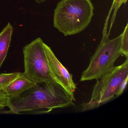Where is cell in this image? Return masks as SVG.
Listing matches in <instances>:
<instances>
[{"mask_svg":"<svg viewBox=\"0 0 128 128\" xmlns=\"http://www.w3.org/2000/svg\"><path fill=\"white\" fill-rule=\"evenodd\" d=\"M20 72L0 74V87L7 85L14 80L20 74Z\"/></svg>","mask_w":128,"mask_h":128,"instance_id":"cell-11","label":"cell"},{"mask_svg":"<svg viewBox=\"0 0 128 128\" xmlns=\"http://www.w3.org/2000/svg\"><path fill=\"white\" fill-rule=\"evenodd\" d=\"M46 0H36V2L37 3H38L42 2H44V1H46Z\"/></svg>","mask_w":128,"mask_h":128,"instance_id":"cell-12","label":"cell"},{"mask_svg":"<svg viewBox=\"0 0 128 128\" xmlns=\"http://www.w3.org/2000/svg\"><path fill=\"white\" fill-rule=\"evenodd\" d=\"M44 46L48 64L54 78L75 101L74 93L77 88V84L72 79V75L58 59L50 48L45 43Z\"/></svg>","mask_w":128,"mask_h":128,"instance_id":"cell-6","label":"cell"},{"mask_svg":"<svg viewBox=\"0 0 128 128\" xmlns=\"http://www.w3.org/2000/svg\"><path fill=\"white\" fill-rule=\"evenodd\" d=\"M127 0H114L113 1V4L110 10V12H109V14H108V16L106 19V20L108 21L109 20V17H110V15L112 11V10L114 9V13H113V16L112 17L111 20L110 22V30H109V32H108V35L109 36V33H110V31L112 27V25L114 24V20H115V18L117 12L118 11L120 8L121 5L123 4H126V3Z\"/></svg>","mask_w":128,"mask_h":128,"instance_id":"cell-9","label":"cell"},{"mask_svg":"<svg viewBox=\"0 0 128 128\" xmlns=\"http://www.w3.org/2000/svg\"><path fill=\"white\" fill-rule=\"evenodd\" d=\"M12 33L13 27L9 22L0 33V68L7 56Z\"/></svg>","mask_w":128,"mask_h":128,"instance_id":"cell-8","label":"cell"},{"mask_svg":"<svg viewBox=\"0 0 128 128\" xmlns=\"http://www.w3.org/2000/svg\"><path fill=\"white\" fill-rule=\"evenodd\" d=\"M44 44L42 40L38 38L24 48V73L36 84L46 82L58 84L48 66Z\"/></svg>","mask_w":128,"mask_h":128,"instance_id":"cell-5","label":"cell"},{"mask_svg":"<svg viewBox=\"0 0 128 128\" xmlns=\"http://www.w3.org/2000/svg\"><path fill=\"white\" fill-rule=\"evenodd\" d=\"M74 101L60 84L46 82L36 83L18 96L10 98L8 107L14 114H48L54 108L74 106Z\"/></svg>","mask_w":128,"mask_h":128,"instance_id":"cell-1","label":"cell"},{"mask_svg":"<svg viewBox=\"0 0 128 128\" xmlns=\"http://www.w3.org/2000/svg\"><path fill=\"white\" fill-rule=\"evenodd\" d=\"M128 60L120 66H114L96 80L93 88L91 99L84 102L81 111L96 108L122 95L127 86Z\"/></svg>","mask_w":128,"mask_h":128,"instance_id":"cell-3","label":"cell"},{"mask_svg":"<svg viewBox=\"0 0 128 128\" xmlns=\"http://www.w3.org/2000/svg\"><path fill=\"white\" fill-rule=\"evenodd\" d=\"M94 10L90 0H61L54 10V27L65 36L79 33L90 24Z\"/></svg>","mask_w":128,"mask_h":128,"instance_id":"cell-2","label":"cell"},{"mask_svg":"<svg viewBox=\"0 0 128 128\" xmlns=\"http://www.w3.org/2000/svg\"><path fill=\"white\" fill-rule=\"evenodd\" d=\"M107 28L104 27L102 37L94 54L90 58L88 67L82 72L81 82L97 80L114 67L117 60L122 55L120 51L122 34L109 39Z\"/></svg>","mask_w":128,"mask_h":128,"instance_id":"cell-4","label":"cell"},{"mask_svg":"<svg viewBox=\"0 0 128 128\" xmlns=\"http://www.w3.org/2000/svg\"><path fill=\"white\" fill-rule=\"evenodd\" d=\"M36 84L24 72H20L16 78L5 86V90L10 98H15L20 96Z\"/></svg>","mask_w":128,"mask_h":128,"instance_id":"cell-7","label":"cell"},{"mask_svg":"<svg viewBox=\"0 0 128 128\" xmlns=\"http://www.w3.org/2000/svg\"><path fill=\"white\" fill-rule=\"evenodd\" d=\"M122 34L120 51L123 55L128 58V24H127Z\"/></svg>","mask_w":128,"mask_h":128,"instance_id":"cell-10","label":"cell"},{"mask_svg":"<svg viewBox=\"0 0 128 128\" xmlns=\"http://www.w3.org/2000/svg\"><path fill=\"white\" fill-rule=\"evenodd\" d=\"M1 92H0V101H1Z\"/></svg>","mask_w":128,"mask_h":128,"instance_id":"cell-13","label":"cell"}]
</instances>
